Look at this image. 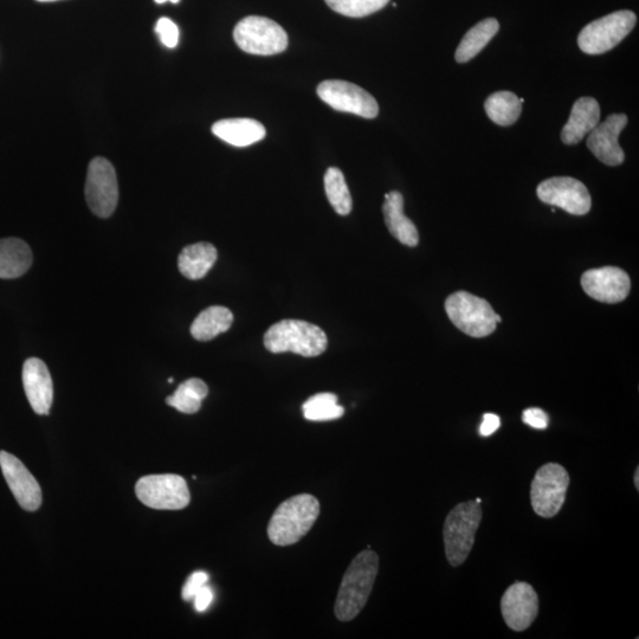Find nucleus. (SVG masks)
<instances>
[{"label": "nucleus", "instance_id": "obj_4", "mask_svg": "<svg viewBox=\"0 0 639 639\" xmlns=\"http://www.w3.org/2000/svg\"><path fill=\"white\" fill-rule=\"evenodd\" d=\"M482 520L481 503L462 502L449 513L444 522L445 555L453 567L461 566L475 544V535Z\"/></svg>", "mask_w": 639, "mask_h": 639}, {"label": "nucleus", "instance_id": "obj_38", "mask_svg": "<svg viewBox=\"0 0 639 639\" xmlns=\"http://www.w3.org/2000/svg\"><path fill=\"white\" fill-rule=\"evenodd\" d=\"M475 501H476L477 503H481V502H482V501H481V499H476Z\"/></svg>", "mask_w": 639, "mask_h": 639}, {"label": "nucleus", "instance_id": "obj_10", "mask_svg": "<svg viewBox=\"0 0 639 639\" xmlns=\"http://www.w3.org/2000/svg\"><path fill=\"white\" fill-rule=\"evenodd\" d=\"M86 199L89 209L100 218L111 217L119 202V185L114 166L105 158L89 164Z\"/></svg>", "mask_w": 639, "mask_h": 639}, {"label": "nucleus", "instance_id": "obj_18", "mask_svg": "<svg viewBox=\"0 0 639 639\" xmlns=\"http://www.w3.org/2000/svg\"><path fill=\"white\" fill-rule=\"evenodd\" d=\"M600 107L593 98H580L574 102L570 119L561 132L565 145H577L599 124Z\"/></svg>", "mask_w": 639, "mask_h": 639}, {"label": "nucleus", "instance_id": "obj_9", "mask_svg": "<svg viewBox=\"0 0 639 639\" xmlns=\"http://www.w3.org/2000/svg\"><path fill=\"white\" fill-rule=\"evenodd\" d=\"M135 494L145 506L158 511H180L189 506L191 500L184 477L174 474L141 477Z\"/></svg>", "mask_w": 639, "mask_h": 639}, {"label": "nucleus", "instance_id": "obj_36", "mask_svg": "<svg viewBox=\"0 0 639 639\" xmlns=\"http://www.w3.org/2000/svg\"><path fill=\"white\" fill-rule=\"evenodd\" d=\"M154 2L158 3V4H164L167 2L173 3V4H177L180 2V0H154Z\"/></svg>", "mask_w": 639, "mask_h": 639}, {"label": "nucleus", "instance_id": "obj_37", "mask_svg": "<svg viewBox=\"0 0 639 639\" xmlns=\"http://www.w3.org/2000/svg\"><path fill=\"white\" fill-rule=\"evenodd\" d=\"M37 2H56V0H37Z\"/></svg>", "mask_w": 639, "mask_h": 639}, {"label": "nucleus", "instance_id": "obj_17", "mask_svg": "<svg viewBox=\"0 0 639 639\" xmlns=\"http://www.w3.org/2000/svg\"><path fill=\"white\" fill-rule=\"evenodd\" d=\"M25 395L37 415H48L54 402V385L47 365L41 359L30 358L23 365Z\"/></svg>", "mask_w": 639, "mask_h": 639}, {"label": "nucleus", "instance_id": "obj_39", "mask_svg": "<svg viewBox=\"0 0 639 639\" xmlns=\"http://www.w3.org/2000/svg\"><path fill=\"white\" fill-rule=\"evenodd\" d=\"M169 383H173V378H170V379H169Z\"/></svg>", "mask_w": 639, "mask_h": 639}, {"label": "nucleus", "instance_id": "obj_8", "mask_svg": "<svg viewBox=\"0 0 639 639\" xmlns=\"http://www.w3.org/2000/svg\"><path fill=\"white\" fill-rule=\"evenodd\" d=\"M570 475L558 463H546L535 473L531 486V502L535 514L551 519L563 508Z\"/></svg>", "mask_w": 639, "mask_h": 639}, {"label": "nucleus", "instance_id": "obj_26", "mask_svg": "<svg viewBox=\"0 0 639 639\" xmlns=\"http://www.w3.org/2000/svg\"><path fill=\"white\" fill-rule=\"evenodd\" d=\"M209 389L202 379L191 378L180 384L166 403L186 415H192L202 408L203 400L208 397Z\"/></svg>", "mask_w": 639, "mask_h": 639}, {"label": "nucleus", "instance_id": "obj_29", "mask_svg": "<svg viewBox=\"0 0 639 639\" xmlns=\"http://www.w3.org/2000/svg\"><path fill=\"white\" fill-rule=\"evenodd\" d=\"M333 11L346 17L361 18L385 8L390 0H325Z\"/></svg>", "mask_w": 639, "mask_h": 639}, {"label": "nucleus", "instance_id": "obj_33", "mask_svg": "<svg viewBox=\"0 0 639 639\" xmlns=\"http://www.w3.org/2000/svg\"><path fill=\"white\" fill-rule=\"evenodd\" d=\"M193 602H195V609L198 612H205L210 608V605L213 602V591L210 586L205 585L197 592L195 598H193Z\"/></svg>", "mask_w": 639, "mask_h": 639}, {"label": "nucleus", "instance_id": "obj_14", "mask_svg": "<svg viewBox=\"0 0 639 639\" xmlns=\"http://www.w3.org/2000/svg\"><path fill=\"white\" fill-rule=\"evenodd\" d=\"M0 468L19 506L37 511L42 505V489L27 467L16 456L0 451Z\"/></svg>", "mask_w": 639, "mask_h": 639}, {"label": "nucleus", "instance_id": "obj_22", "mask_svg": "<svg viewBox=\"0 0 639 639\" xmlns=\"http://www.w3.org/2000/svg\"><path fill=\"white\" fill-rule=\"evenodd\" d=\"M217 249L211 243H196L183 249L178 258V267L186 279L202 280L215 266Z\"/></svg>", "mask_w": 639, "mask_h": 639}, {"label": "nucleus", "instance_id": "obj_12", "mask_svg": "<svg viewBox=\"0 0 639 639\" xmlns=\"http://www.w3.org/2000/svg\"><path fill=\"white\" fill-rule=\"evenodd\" d=\"M538 197L545 204L557 206L574 216H584L591 210L592 199L587 187L571 177H555L538 186Z\"/></svg>", "mask_w": 639, "mask_h": 639}, {"label": "nucleus", "instance_id": "obj_11", "mask_svg": "<svg viewBox=\"0 0 639 639\" xmlns=\"http://www.w3.org/2000/svg\"><path fill=\"white\" fill-rule=\"evenodd\" d=\"M318 95L335 111L352 113L365 119H374L379 114L377 100L367 90L351 82L324 81L318 87Z\"/></svg>", "mask_w": 639, "mask_h": 639}, {"label": "nucleus", "instance_id": "obj_32", "mask_svg": "<svg viewBox=\"0 0 639 639\" xmlns=\"http://www.w3.org/2000/svg\"><path fill=\"white\" fill-rule=\"evenodd\" d=\"M522 419H524V422L531 426V428L538 430L547 429L548 423H550L547 413L538 408L525 410L524 415H522Z\"/></svg>", "mask_w": 639, "mask_h": 639}, {"label": "nucleus", "instance_id": "obj_20", "mask_svg": "<svg viewBox=\"0 0 639 639\" xmlns=\"http://www.w3.org/2000/svg\"><path fill=\"white\" fill-rule=\"evenodd\" d=\"M217 138L236 147H247L266 138V128L254 119H224L212 126Z\"/></svg>", "mask_w": 639, "mask_h": 639}, {"label": "nucleus", "instance_id": "obj_6", "mask_svg": "<svg viewBox=\"0 0 639 639\" xmlns=\"http://www.w3.org/2000/svg\"><path fill=\"white\" fill-rule=\"evenodd\" d=\"M238 48L251 55L271 56L288 48V35L280 24L266 17L242 19L234 30Z\"/></svg>", "mask_w": 639, "mask_h": 639}, {"label": "nucleus", "instance_id": "obj_13", "mask_svg": "<svg viewBox=\"0 0 639 639\" xmlns=\"http://www.w3.org/2000/svg\"><path fill=\"white\" fill-rule=\"evenodd\" d=\"M539 597L532 585L518 582L508 587L501 598V613L509 629L525 631L539 615Z\"/></svg>", "mask_w": 639, "mask_h": 639}, {"label": "nucleus", "instance_id": "obj_23", "mask_svg": "<svg viewBox=\"0 0 639 639\" xmlns=\"http://www.w3.org/2000/svg\"><path fill=\"white\" fill-rule=\"evenodd\" d=\"M500 29L499 22L495 18H487L471 28L456 50L455 58L458 63H467L479 55L493 40Z\"/></svg>", "mask_w": 639, "mask_h": 639}, {"label": "nucleus", "instance_id": "obj_35", "mask_svg": "<svg viewBox=\"0 0 639 639\" xmlns=\"http://www.w3.org/2000/svg\"><path fill=\"white\" fill-rule=\"evenodd\" d=\"M635 487L639 489V467L636 468L635 476H634Z\"/></svg>", "mask_w": 639, "mask_h": 639}, {"label": "nucleus", "instance_id": "obj_2", "mask_svg": "<svg viewBox=\"0 0 639 639\" xmlns=\"http://www.w3.org/2000/svg\"><path fill=\"white\" fill-rule=\"evenodd\" d=\"M320 515V502L309 494L290 497L271 516L268 537L276 546H290L311 531Z\"/></svg>", "mask_w": 639, "mask_h": 639}, {"label": "nucleus", "instance_id": "obj_3", "mask_svg": "<svg viewBox=\"0 0 639 639\" xmlns=\"http://www.w3.org/2000/svg\"><path fill=\"white\" fill-rule=\"evenodd\" d=\"M327 335L319 326L302 320H282L264 334V346L271 353L292 352L306 358L327 350Z\"/></svg>", "mask_w": 639, "mask_h": 639}, {"label": "nucleus", "instance_id": "obj_28", "mask_svg": "<svg viewBox=\"0 0 639 639\" xmlns=\"http://www.w3.org/2000/svg\"><path fill=\"white\" fill-rule=\"evenodd\" d=\"M303 416L312 422H328L344 416L345 409L333 393H319L302 405Z\"/></svg>", "mask_w": 639, "mask_h": 639}, {"label": "nucleus", "instance_id": "obj_21", "mask_svg": "<svg viewBox=\"0 0 639 639\" xmlns=\"http://www.w3.org/2000/svg\"><path fill=\"white\" fill-rule=\"evenodd\" d=\"M34 257L27 243L19 238L0 240V279H18L30 269Z\"/></svg>", "mask_w": 639, "mask_h": 639}, {"label": "nucleus", "instance_id": "obj_1", "mask_svg": "<svg viewBox=\"0 0 639 639\" xmlns=\"http://www.w3.org/2000/svg\"><path fill=\"white\" fill-rule=\"evenodd\" d=\"M379 571L376 552L366 550L357 555L347 568L335 602V616L341 622H350L365 608Z\"/></svg>", "mask_w": 639, "mask_h": 639}, {"label": "nucleus", "instance_id": "obj_15", "mask_svg": "<svg viewBox=\"0 0 639 639\" xmlns=\"http://www.w3.org/2000/svg\"><path fill=\"white\" fill-rule=\"evenodd\" d=\"M584 292L599 302L618 303L628 298L631 281L624 270L604 267L587 270L582 276Z\"/></svg>", "mask_w": 639, "mask_h": 639}, {"label": "nucleus", "instance_id": "obj_34", "mask_svg": "<svg viewBox=\"0 0 639 639\" xmlns=\"http://www.w3.org/2000/svg\"><path fill=\"white\" fill-rule=\"evenodd\" d=\"M500 425L501 419L499 416L494 415V413H486V415L483 416V422L480 428L481 436H492L495 431L499 430Z\"/></svg>", "mask_w": 639, "mask_h": 639}, {"label": "nucleus", "instance_id": "obj_27", "mask_svg": "<svg viewBox=\"0 0 639 639\" xmlns=\"http://www.w3.org/2000/svg\"><path fill=\"white\" fill-rule=\"evenodd\" d=\"M325 190L329 203L340 216L350 215L352 197L346 184L344 173L337 167H329L325 174Z\"/></svg>", "mask_w": 639, "mask_h": 639}, {"label": "nucleus", "instance_id": "obj_19", "mask_svg": "<svg viewBox=\"0 0 639 639\" xmlns=\"http://www.w3.org/2000/svg\"><path fill=\"white\" fill-rule=\"evenodd\" d=\"M384 218L387 229L391 235L408 247H416L419 243V235L416 225L404 215V198L402 193L392 191L385 195L383 206Z\"/></svg>", "mask_w": 639, "mask_h": 639}, {"label": "nucleus", "instance_id": "obj_31", "mask_svg": "<svg viewBox=\"0 0 639 639\" xmlns=\"http://www.w3.org/2000/svg\"><path fill=\"white\" fill-rule=\"evenodd\" d=\"M209 574L204 571H198L192 573L187 582L185 583L182 591V597L186 602H190L197 595V592L202 589L203 586L208 584Z\"/></svg>", "mask_w": 639, "mask_h": 639}, {"label": "nucleus", "instance_id": "obj_30", "mask_svg": "<svg viewBox=\"0 0 639 639\" xmlns=\"http://www.w3.org/2000/svg\"><path fill=\"white\" fill-rule=\"evenodd\" d=\"M157 34L165 47L176 48L179 42V29L170 18H160L156 25Z\"/></svg>", "mask_w": 639, "mask_h": 639}, {"label": "nucleus", "instance_id": "obj_24", "mask_svg": "<svg viewBox=\"0 0 639 639\" xmlns=\"http://www.w3.org/2000/svg\"><path fill=\"white\" fill-rule=\"evenodd\" d=\"M234 315L228 308L213 306L204 309L191 326L192 337L198 341H210L218 337L219 334L228 332Z\"/></svg>", "mask_w": 639, "mask_h": 639}, {"label": "nucleus", "instance_id": "obj_16", "mask_svg": "<svg viewBox=\"0 0 639 639\" xmlns=\"http://www.w3.org/2000/svg\"><path fill=\"white\" fill-rule=\"evenodd\" d=\"M626 125H628V116L612 114L589 134L586 145L603 164L609 166L623 164L625 154L619 146L618 138Z\"/></svg>", "mask_w": 639, "mask_h": 639}, {"label": "nucleus", "instance_id": "obj_25", "mask_svg": "<svg viewBox=\"0 0 639 639\" xmlns=\"http://www.w3.org/2000/svg\"><path fill=\"white\" fill-rule=\"evenodd\" d=\"M488 118L494 124L507 127L515 124L522 113L521 99L511 92H497L484 103Z\"/></svg>", "mask_w": 639, "mask_h": 639}, {"label": "nucleus", "instance_id": "obj_5", "mask_svg": "<svg viewBox=\"0 0 639 639\" xmlns=\"http://www.w3.org/2000/svg\"><path fill=\"white\" fill-rule=\"evenodd\" d=\"M445 311L453 324L473 338H484L496 329V313L489 303L467 292H457L445 301Z\"/></svg>", "mask_w": 639, "mask_h": 639}, {"label": "nucleus", "instance_id": "obj_7", "mask_svg": "<svg viewBox=\"0 0 639 639\" xmlns=\"http://www.w3.org/2000/svg\"><path fill=\"white\" fill-rule=\"evenodd\" d=\"M634 12L622 10L587 24L580 32L578 45L587 55H602L617 47L634 30Z\"/></svg>", "mask_w": 639, "mask_h": 639}]
</instances>
